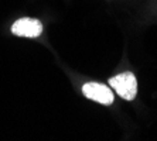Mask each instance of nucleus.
Returning a JSON list of instances; mask_svg holds the SVG:
<instances>
[{
  "label": "nucleus",
  "mask_w": 157,
  "mask_h": 141,
  "mask_svg": "<svg viewBox=\"0 0 157 141\" xmlns=\"http://www.w3.org/2000/svg\"><path fill=\"white\" fill-rule=\"evenodd\" d=\"M109 85L115 89L119 96L124 100H133L137 95V80L133 72H122L116 76H112L109 79Z\"/></svg>",
  "instance_id": "obj_1"
},
{
  "label": "nucleus",
  "mask_w": 157,
  "mask_h": 141,
  "mask_svg": "<svg viewBox=\"0 0 157 141\" xmlns=\"http://www.w3.org/2000/svg\"><path fill=\"white\" fill-rule=\"evenodd\" d=\"M82 93L85 98H88L89 100L98 102L101 105H112L115 100L113 93L108 86L102 85V83L96 82H88L82 86Z\"/></svg>",
  "instance_id": "obj_2"
},
{
  "label": "nucleus",
  "mask_w": 157,
  "mask_h": 141,
  "mask_svg": "<svg viewBox=\"0 0 157 141\" xmlns=\"http://www.w3.org/2000/svg\"><path fill=\"white\" fill-rule=\"evenodd\" d=\"M11 33L17 37H26V38H36L43 33V24L40 20L31 17L18 18L11 25Z\"/></svg>",
  "instance_id": "obj_3"
}]
</instances>
